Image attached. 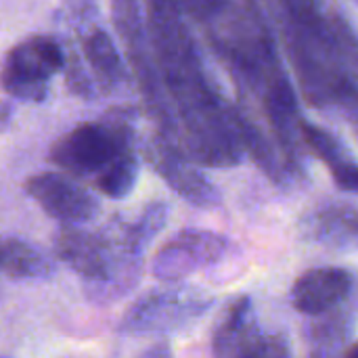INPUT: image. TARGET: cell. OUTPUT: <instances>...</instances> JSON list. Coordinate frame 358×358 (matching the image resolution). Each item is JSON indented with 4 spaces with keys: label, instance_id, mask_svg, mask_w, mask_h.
Here are the masks:
<instances>
[{
    "label": "cell",
    "instance_id": "obj_1",
    "mask_svg": "<svg viewBox=\"0 0 358 358\" xmlns=\"http://www.w3.org/2000/svg\"><path fill=\"white\" fill-rule=\"evenodd\" d=\"M149 36L157 67L174 99L189 153L203 164H235L237 145L224 109L208 84L193 40L172 4L149 6Z\"/></svg>",
    "mask_w": 358,
    "mask_h": 358
},
{
    "label": "cell",
    "instance_id": "obj_2",
    "mask_svg": "<svg viewBox=\"0 0 358 358\" xmlns=\"http://www.w3.org/2000/svg\"><path fill=\"white\" fill-rule=\"evenodd\" d=\"M132 151L130 111L111 109L99 122H84L50 147V162L71 176H99L120 155Z\"/></svg>",
    "mask_w": 358,
    "mask_h": 358
},
{
    "label": "cell",
    "instance_id": "obj_3",
    "mask_svg": "<svg viewBox=\"0 0 358 358\" xmlns=\"http://www.w3.org/2000/svg\"><path fill=\"white\" fill-rule=\"evenodd\" d=\"M65 63L67 57L57 38L34 34L8 50L0 84L13 99L42 103L48 94V80L65 71Z\"/></svg>",
    "mask_w": 358,
    "mask_h": 358
},
{
    "label": "cell",
    "instance_id": "obj_4",
    "mask_svg": "<svg viewBox=\"0 0 358 358\" xmlns=\"http://www.w3.org/2000/svg\"><path fill=\"white\" fill-rule=\"evenodd\" d=\"M212 300L191 289L153 292L128 308L120 323L122 334H164L182 327L210 308Z\"/></svg>",
    "mask_w": 358,
    "mask_h": 358
},
{
    "label": "cell",
    "instance_id": "obj_5",
    "mask_svg": "<svg viewBox=\"0 0 358 358\" xmlns=\"http://www.w3.org/2000/svg\"><path fill=\"white\" fill-rule=\"evenodd\" d=\"M113 23L120 31L122 42L126 44L128 57L132 61V67L136 71L141 90L145 94V101L153 113V117L157 120V124L166 130V134L176 136L178 128L176 122L170 117L168 105L162 96V88H159V80L157 73L151 65V57L147 52V36L143 31V21L138 15V6L132 2H115L113 4Z\"/></svg>",
    "mask_w": 358,
    "mask_h": 358
},
{
    "label": "cell",
    "instance_id": "obj_6",
    "mask_svg": "<svg viewBox=\"0 0 358 358\" xmlns=\"http://www.w3.org/2000/svg\"><path fill=\"white\" fill-rule=\"evenodd\" d=\"M229 241L210 231H180L170 239L153 260V277L164 283H176L189 275L216 264L227 254Z\"/></svg>",
    "mask_w": 358,
    "mask_h": 358
},
{
    "label": "cell",
    "instance_id": "obj_7",
    "mask_svg": "<svg viewBox=\"0 0 358 358\" xmlns=\"http://www.w3.org/2000/svg\"><path fill=\"white\" fill-rule=\"evenodd\" d=\"M25 193L65 227H82L101 212L96 197L67 174L42 172L25 180Z\"/></svg>",
    "mask_w": 358,
    "mask_h": 358
},
{
    "label": "cell",
    "instance_id": "obj_8",
    "mask_svg": "<svg viewBox=\"0 0 358 358\" xmlns=\"http://www.w3.org/2000/svg\"><path fill=\"white\" fill-rule=\"evenodd\" d=\"M145 159L153 166V170L185 199L191 203L210 208L218 203V193L212 189V185L191 168V164L185 159L180 151L174 149V145L166 136H153L143 147Z\"/></svg>",
    "mask_w": 358,
    "mask_h": 358
},
{
    "label": "cell",
    "instance_id": "obj_9",
    "mask_svg": "<svg viewBox=\"0 0 358 358\" xmlns=\"http://www.w3.org/2000/svg\"><path fill=\"white\" fill-rule=\"evenodd\" d=\"M352 289V277L344 268H315L304 273L292 287V304L304 315H323L338 306Z\"/></svg>",
    "mask_w": 358,
    "mask_h": 358
},
{
    "label": "cell",
    "instance_id": "obj_10",
    "mask_svg": "<svg viewBox=\"0 0 358 358\" xmlns=\"http://www.w3.org/2000/svg\"><path fill=\"white\" fill-rule=\"evenodd\" d=\"M88 4H78L76 10V23L82 27V57L88 63V67L94 71L99 82L103 86H115L126 82L128 73L124 67V61L111 40V36L101 27H90V17H84V10Z\"/></svg>",
    "mask_w": 358,
    "mask_h": 358
},
{
    "label": "cell",
    "instance_id": "obj_11",
    "mask_svg": "<svg viewBox=\"0 0 358 358\" xmlns=\"http://www.w3.org/2000/svg\"><path fill=\"white\" fill-rule=\"evenodd\" d=\"M304 235L321 245L346 250L358 245V210L327 206L304 218Z\"/></svg>",
    "mask_w": 358,
    "mask_h": 358
},
{
    "label": "cell",
    "instance_id": "obj_12",
    "mask_svg": "<svg viewBox=\"0 0 358 358\" xmlns=\"http://www.w3.org/2000/svg\"><path fill=\"white\" fill-rule=\"evenodd\" d=\"M52 273V260L36 245L21 239L0 241V275L8 279H48Z\"/></svg>",
    "mask_w": 358,
    "mask_h": 358
},
{
    "label": "cell",
    "instance_id": "obj_13",
    "mask_svg": "<svg viewBox=\"0 0 358 358\" xmlns=\"http://www.w3.org/2000/svg\"><path fill=\"white\" fill-rule=\"evenodd\" d=\"M254 327L252 306L248 298H237L224 313L214 331V358H233L237 346Z\"/></svg>",
    "mask_w": 358,
    "mask_h": 358
},
{
    "label": "cell",
    "instance_id": "obj_14",
    "mask_svg": "<svg viewBox=\"0 0 358 358\" xmlns=\"http://www.w3.org/2000/svg\"><path fill=\"white\" fill-rule=\"evenodd\" d=\"M136 178H138V159H136L134 151H128V153L120 155L111 166H107L94 178V185L105 197L124 199L134 189Z\"/></svg>",
    "mask_w": 358,
    "mask_h": 358
},
{
    "label": "cell",
    "instance_id": "obj_15",
    "mask_svg": "<svg viewBox=\"0 0 358 358\" xmlns=\"http://www.w3.org/2000/svg\"><path fill=\"white\" fill-rule=\"evenodd\" d=\"M233 358H292V348L283 336L262 334L254 325L237 346Z\"/></svg>",
    "mask_w": 358,
    "mask_h": 358
},
{
    "label": "cell",
    "instance_id": "obj_16",
    "mask_svg": "<svg viewBox=\"0 0 358 358\" xmlns=\"http://www.w3.org/2000/svg\"><path fill=\"white\" fill-rule=\"evenodd\" d=\"M300 132H302L306 145L313 149V153L317 157H321L329 168H334V166L348 159V155L344 153L340 141L334 134H329L327 130H323L319 126H313V124H306V122H300Z\"/></svg>",
    "mask_w": 358,
    "mask_h": 358
},
{
    "label": "cell",
    "instance_id": "obj_17",
    "mask_svg": "<svg viewBox=\"0 0 358 358\" xmlns=\"http://www.w3.org/2000/svg\"><path fill=\"white\" fill-rule=\"evenodd\" d=\"M331 170V176L336 180V185L342 189V191H348V193H358V166L355 162L346 159Z\"/></svg>",
    "mask_w": 358,
    "mask_h": 358
},
{
    "label": "cell",
    "instance_id": "obj_18",
    "mask_svg": "<svg viewBox=\"0 0 358 358\" xmlns=\"http://www.w3.org/2000/svg\"><path fill=\"white\" fill-rule=\"evenodd\" d=\"M138 358H172V355L166 344H157V346L149 348L147 352H143Z\"/></svg>",
    "mask_w": 358,
    "mask_h": 358
},
{
    "label": "cell",
    "instance_id": "obj_19",
    "mask_svg": "<svg viewBox=\"0 0 358 358\" xmlns=\"http://www.w3.org/2000/svg\"><path fill=\"white\" fill-rule=\"evenodd\" d=\"M344 358H358V344H355V346L346 352V357Z\"/></svg>",
    "mask_w": 358,
    "mask_h": 358
},
{
    "label": "cell",
    "instance_id": "obj_20",
    "mask_svg": "<svg viewBox=\"0 0 358 358\" xmlns=\"http://www.w3.org/2000/svg\"><path fill=\"white\" fill-rule=\"evenodd\" d=\"M2 358H10V357H2Z\"/></svg>",
    "mask_w": 358,
    "mask_h": 358
}]
</instances>
